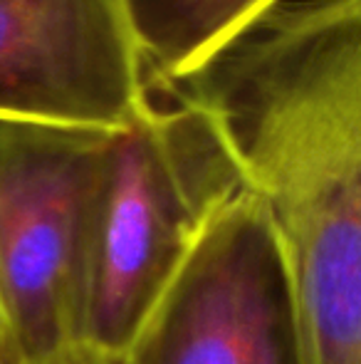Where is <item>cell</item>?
Wrapping results in <instances>:
<instances>
[{"mask_svg": "<svg viewBox=\"0 0 361 364\" xmlns=\"http://www.w3.org/2000/svg\"><path fill=\"white\" fill-rule=\"evenodd\" d=\"M161 92L216 124L270 213L304 364H361V0H284Z\"/></svg>", "mask_w": 361, "mask_h": 364, "instance_id": "obj_1", "label": "cell"}, {"mask_svg": "<svg viewBox=\"0 0 361 364\" xmlns=\"http://www.w3.org/2000/svg\"><path fill=\"white\" fill-rule=\"evenodd\" d=\"M243 188L226 139L188 102L154 100L111 136L89 235L84 352H129L208 223Z\"/></svg>", "mask_w": 361, "mask_h": 364, "instance_id": "obj_2", "label": "cell"}, {"mask_svg": "<svg viewBox=\"0 0 361 364\" xmlns=\"http://www.w3.org/2000/svg\"><path fill=\"white\" fill-rule=\"evenodd\" d=\"M111 136L0 124V352L8 364L82 352L89 235Z\"/></svg>", "mask_w": 361, "mask_h": 364, "instance_id": "obj_3", "label": "cell"}, {"mask_svg": "<svg viewBox=\"0 0 361 364\" xmlns=\"http://www.w3.org/2000/svg\"><path fill=\"white\" fill-rule=\"evenodd\" d=\"M134 364H304L292 280L262 201L243 188L134 337Z\"/></svg>", "mask_w": 361, "mask_h": 364, "instance_id": "obj_4", "label": "cell"}, {"mask_svg": "<svg viewBox=\"0 0 361 364\" xmlns=\"http://www.w3.org/2000/svg\"><path fill=\"white\" fill-rule=\"evenodd\" d=\"M151 95L129 0H0V124L116 134Z\"/></svg>", "mask_w": 361, "mask_h": 364, "instance_id": "obj_5", "label": "cell"}, {"mask_svg": "<svg viewBox=\"0 0 361 364\" xmlns=\"http://www.w3.org/2000/svg\"><path fill=\"white\" fill-rule=\"evenodd\" d=\"M284 0H129L151 90H164L231 45Z\"/></svg>", "mask_w": 361, "mask_h": 364, "instance_id": "obj_6", "label": "cell"}, {"mask_svg": "<svg viewBox=\"0 0 361 364\" xmlns=\"http://www.w3.org/2000/svg\"><path fill=\"white\" fill-rule=\"evenodd\" d=\"M79 360L82 364H134L131 357L126 355H101V352H79Z\"/></svg>", "mask_w": 361, "mask_h": 364, "instance_id": "obj_7", "label": "cell"}, {"mask_svg": "<svg viewBox=\"0 0 361 364\" xmlns=\"http://www.w3.org/2000/svg\"><path fill=\"white\" fill-rule=\"evenodd\" d=\"M48 364H82V360H79V352L72 357H65V360H57V362H48Z\"/></svg>", "mask_w": 361, "mask_h": 364, "instance_id": "obj_8", "label": "cell"}, {"mask_svg": "<svg viewBox=\"0 0 361 364\" xmlns=\"http://www.w3.org/2000/svg\"><path fill=\"white\" fill-rule=\"evenodd\" d=\"M0 364H8V362H5V360H3V357H0Z\"/></svg>", "mask_w": 361, "mask_h": 364, "instance_id": "obj_9", "label": "cell"}]
</instances>
